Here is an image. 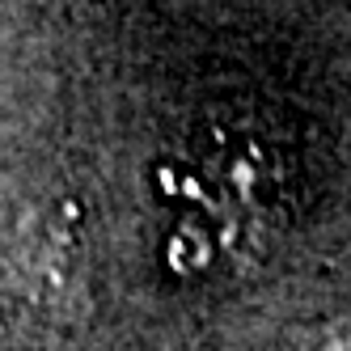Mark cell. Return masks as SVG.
Here are the masks:
<instances>
[{"label":"cell","mask_w":351,"mask_h":351,"mask_svg":"<svg viewBox=\"0 0 351 351\" xmlns=\"http://www.w3.org/2000/svg\"><path fill=\"white\" fill-rule=\"evenodd\" d=\"M296 351H351V326L347 322H330V326H317L300 339Z\"/></svg>","instance_id":"6da1fadb"}]
</instances>
